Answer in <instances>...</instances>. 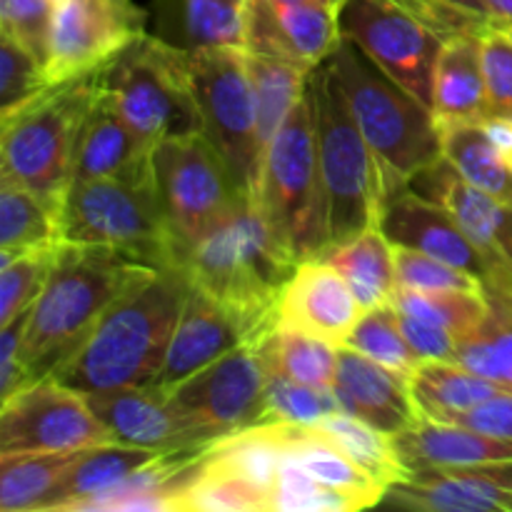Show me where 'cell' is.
Listing matches in <instances>:
<instances>
[{
	"mask_svg": "<svg viewBox=\"0 0 512 512\" xmlns=\"http://www.w3.org/2000/svg\"><path fill=\"white\" fill-rule=\"evenodd\" d=\"M188 290L180 268H158L135 280L48 378L83 395L153 385Z\"/></svg>",
	"mask_w": 512,
	"mask_h": 512,
	"instance_id": "cell-1",
	"label": "cell"
},
{
	"mask_svg": "<svg viewBox=\"0 0 512 512\" xmlns=\"http://www.w3.org/2000/svg\"><path fill=\"white\" fill-rule=\"evenodd\" d=\"M298 260L285 253L260 210L258 198H243L218 225L180 255V270L245 323L258 345L275 330L278 300Z\"/></svg>",
	"mask_w": 512,
	"mask_h": 512,
	"instance_id": "cell-2",
	"label": "cell"
},
{
	"mask_svg": "<svg viewBox=\"0 0 512 512\" xmlns=\"http://www.w3.org/2000/svg\"><path fill=\"white\" fill-rule=\"evenodd\" d=\"M158 265L105 245L60 243L48 280L30 308L23 363L43 380L83 343L100 315Z\"/></svg>",
	"mask_w": 512,
	"mask_h": 512,
	"instance_id": "cell-3",
	"label": "cell"
},
{
	"mask_svg": "<svg viewBox=\"0 0 512 512\" xmlns=\"http://www.w3.org/2000/svg\"><path fill=\"white\" fill-rule=\"evenodd\" d=\"M328 60L343 83L360 133L383 170L388 198H393L443 160L438 118L430 105L385 75L350 40L340 38Z\"/></svg>",
	"mask_w": 512,
	"mask_h": 512,
	"instance_id": "cell-4",
	"label": "cell"
},
{
	"mask_svg": "<svg viewBox=\"0 0 512 512\" xmlns=\"http://www.w3.org/2000/svg\"><path fill=\"white\" fill-rule=\"evenodd\" d=\"M308 93L325 195V233L328 245L345 243L363 230L380 228L388 188L330 60L313 68Z\"/></svg>",
	"mask_w": 512,
	"mask_h": 512,
	"instance_id": "cell-5",
	"label": "cell"
},
{
	"mask_svg": "<svg viewBox=\"0 0 512 512\" xmlns=\"http://www.w3.org/2000/svg\"><path fill=\"white\" fill-rule=\"evenodd\" d=\"M98 73L53 83L0 115V180L23 185L60 208L73 180L80 130L98 93Z\"/></svg>",
	"mask_w": 512,
	"mask_h": 512,
	"instance_id": "cell-6",
	"label": "cell"
},
{
	"mask_svg": "<svg viewBox=\"0 0 512 512\" xmlns=\"http://www.w3.org/2000/svg\"><path fill=\"white\" fill-rule=\"evenodd\" d=\"M98 85L150 150L165 138L203 133L190 50L143 33L100 68Z\"/></svg>",
	"mask_w": 512,
	"mask_h": 512,
	"instance_id": "cell-7",
	"label": "cell"
},
{
	"mask_svg": "<svg viewBox=\"0 0 512 512\" xmlns=\"http://www.w3.org/2000/svg\"><path fill=\"white\" fill-rule=\"evenodd\" d=\"M60 243L105 245L158 268H180V248L160 208L155 180L88 178L60 203Z\"/></svg>",
	"mask_w": 512,
	"mask_h": 512,
	"instance_id": "cell-8",
	"label": "cell"
},
{
	"mask_svg": "<svg viewBox=\"0 0 512 512\" xmlns=\"http://www.w3.org/2000/svg\"><path fill=\"white\" fill-rule=\"evenodd\" d=\"M258 205L293 260L318 258L328 248L325 195L308 90L265 150Z\"/></svg>",
	"mask_w": 512,
	"mask_h": 512,
	"instance_id": "cell-9",
	"label": "cell"
},
{
	"mask_svg": "<svg viewBox=\"0 0 512 512\" xmlns=\"http://www.w3.org/2000/svg\"><path fill=\"white\" fill-rule=\"evenodd\" d=\"M190 60L203 135L225 160L240 193L258 198L265 148L245 48L190 50Z\"/></svg>",
	"mask_w": 512,
	"mask_h": 512,
	"instance_id": "cell-10",
	"label": "cell"
},
{
	"mask_svg": "<svg viewBox=\"0 0 512 512\" xmlns=\"http://www.w3.org/2000/svg\"><path fill=\"white\" fill-rule=\"evenodd\" d=\"M153 170L160 208L180 255L248 198L203 133L175 135L155 145Z\"/></svg>",
	"mask_w": 512,
	"mask_h": 512,
	"instance_id": "cell-11",
	"label": "cell"
},
{
	"mask_svg": "<svg viewBox=\"0 0 512 512\" xmlns=\"http://www.w3.org/2000/svg\"><path fill=\"white\" fill-rule=\"evenodd\" d=\"M270 368L258 345H240L168 395L170 408L200 445L268 423Z\"/></svg>",
	"mask_w": 512,
	"mask_h": 512,
	"instance_id": "cell-12",
	"label": "cell"
},
{
	"mask_svg": "<svg viewBox=\"0 0 512 512\" xmlns=\"http://www.w3.org/2000/svg\"><path fill=\"white\" fill-rule=\"evenodd\" d=\"M340 38L363 50L385 75L433 108V70L448 38L398 0H343Z\"/></svg>",
	"mask_w": 512,
	"mask_h": 512,
	"instance_id": "cell-13",
	"label": "cell"
},
{
	"mask_svg": "<svg viewBox=\"0 0 512 512\" xmlns=\"http://www.w3.org/2000/svg\"><path fill=\"white\" fill-rule=\"evenodd\" d=\"M113 443L88 398L53 378L35 380L0 405V455L68 453Z\"/></svg>",
	"mask_w": 512,
	"mask_h": 512,
	"instance_id": "cell-14",
	"label": "cell"
},
{
	"mask_svg": "<svg viewBox=\"0 0 512 512\" xmlns=\"http://www.w3.org/2000/svg\"><path fill=\"white\" fill-rule=\"evenodd\" d=\"M135 0H65L55 8L48 75L53 83L80 78L123 53L145 33Z\"/></svg>",
	"mask_w": 512,
	"mask_h": 512,
	"instance_id": "cell-15",
	"label": "cell"
},
{
	"mask_svg": "<svg viewBox=\"0 0 512 512\" xmlns=\"http://www.w3.org/2000/svg\"><path fill=\"white\" fill-rule=\"evenodd\" d=\"M340 43L338 8L320 3L248 0L245 43L248 53L290 60L313 70Z\"/></svg>",
	"mask_w": 512,
	"mask_h": 512,
	"instance_id": "cell-16",
	"label": "cell"
},
{
	"mask_svg": "<svg viewBox=\"0 0 512 512\" xmlns=\"http://www.w3.org/2000/svg\"><path fill=\"white\" fill-rule=\"evenodd\" d=\"M380 230L398 248L418 250V253L438 258L453 268L465 270L483 280L485 288L498 285L493 265L475 248L455 215L438 200L420 195L418 190L405 188L388 198L380 218Z\"/></svg>",
	"mask_w": 512,
	"mask_h": 512,
	"instance_id": "cell-17",
	"label": "cell"
},
{
	"mask_svg": "<svg viewBox=\"0 0 512 512\" xmlns=\"http://www.w3.org/2000/svg\"><path fill=\"white\" fill-rule=\"evenodd\" d=\"M363 315L343 275L323 258L300 260L278 300L275 328L300 330L343 348Z\"/></svg>",
	"mask_w": 512,
	"mask_h": 512,
	"instance_id": "cell-18",
	"label": "cell"
},
{
	"mask_svg": "<svg viewBox=\"0 0 512 512\" xmlns=\"http://www.w3.org/2000/svg\"><path fill=\"white\" fill-rule=\"evenodd\" d=\"M248 343L250 333L243 320L233 310L220 305L218 300L205 295L203 290L190 285L183 313L175 325L163 368H160L153 388H158L160 393H170L180 383L193 378L195 373L208 368L210 363L228 355L230 350Z\"/></svg>",
	"mask_w": 512,
	"mask_h": 512,
	"instance_id": "cell-19",
	"label": "cell"
},
{
	"mask_svg": "<svg viewBox=\"0 0 512 512\" xmlns=\"http://www.w3.org/2000/svg\"><path fill=\"white\" fill-rule=\"evenodd\" d=\"M333 388L343 405V413L358 415L360 420L375 425L390 438L423 420L410 390V378L345 345L338 353Z\"/></svg>",
	"mask_w": 512,
	"mask_h": 512,
	"instance_id": "cell-20",
	"label": "cell"
},
{
	"mask_svg": "<svg viewBox=\"0 0 512 512\" xmlns=\"http://www.w3.org/2000/svg\"><path fill=\"white\" fill-rule=\"evenodd\" d=\"M423 175L433 180L430 188L435 193L428 198L443 203L455 215L475 248L493 265L498 285L512 288V205L465 183L445 158Z\"/></svg>",
	"mask_w": 512,
	"mask_h": 512,
	"instance_id": "cell-21",
	"label": "cell"
},
{
	"mask_svg": "<svg viewBox=\"0 0 512 512\" xmlns=\"http://www.w3.org/2000/svg\"><path fill=\"white\" fill-rule=\"evenodd\" d=\"M88 178L155 180L153 150L140 143L100 85L80 130L70 183Z\"/></svg>",
	"mask_w": 512,
	"mask_h": 512,
	"instance_id": "cell-22",
	"label": "cell"
},
{
	"mask_svg": "<svg viewBox=\"0 0 512 512\" xmlns=\"http://www.w3.org/2000/svg\"><path fill=\"white\" fill-rule=\"evenodd\" d=\"M85 398L100 423L108 428L113 443L138 445V448L160 450V453L200 448V443L190 438L185 425L170 408L168 395L160 393L153 385L110 390V393L85 395Z\"/></svg>",
	"mask_w": 512,
	"mask_h": 512,
	"instance_id": "cell-23",
	"label": "cell"
},
{
	"mask_svg": "<svg viewBox=\"0 0 512 512\" xmlns=\"http://www.w3.org/2000/svg\"><path fill=\"white\" fill-rule=\"evenodd\" d=\"M380 505L420 512H512V488L470 468L415 470Z\"/></svg>",
	"mask_w": 512,
	"mask_h": 512,
	"instance_id": "cell-24",
	"label": "cell"
},
{
	"mask_svg": "<svg viewBox=\"0 0 512 512\" xmlns=\"http://www.w3.org/2000/svg\"><path fill=\"white\" fill-rule=\"evenodd\" d=\"M395 450L410 473L415 470H455L470 465L512 460V440L495 438L460 423L423 418L393 438Z\"/></svg>",
	"mask_w": 512,
	"mask_h": 512,
	"instance_id": "cell-25",
	"label": "cell"
},
{
	"mask_svg": "<svg viewBox=\"0 0 512 512\" xmlns=\"http://www.w3.org/2000/svg\"><path fill=\"white\" fill-rule=\"evenodd\" d=\"M433 113L438 125L483 123L490 115L483 35H455L443 43L433 70Z\"/></svg>",
	"mask_w": 512,
	"mask_h": 512,
	"instance_id": "cell-26",
	"label": "cell"
},
{
	"mask_svg": "<svg viewBox=\"0 0 512 512\" xmlns=\"http://www.w3.org/2000/svg\"><path fill=\"white\" fill-rule=\"evenodd\" d=\"M160 455H163L160 450L138 448V445H93V448L83 450V455L70 465V470L60 478L40 512H78L80 505L113 490L135 470L145 468Z\"/></svg>",
	"mask_w": 512,
	"mask_h": 512,
	"instance_id": "cell-27",
	"label": "cell"
},
{
	"mask_svg": "<svg viewBox=\"0 0 512 512\" xmlns=\"http://www.w3.org/2000/svg\"><path fill=\"white\" fill-rule=\"evenodd\" d=\"M318 258L328 260L343 275L363 310L393 305L398 293L395 245L380 228H368L345 243L328 245Z\"/></svg>",
	"mask_w": 512,
	"mask_h": 512,
	"instance_id": "cell-28",
	"label": "cell"
},
{
	"mask_svg": "<svg viewBox=\"0 0 512 512\" xmlns=\"http://www.w3.org/2000/svg\"><path fill=\"white\" fill-rule=\"evenodd\" d=\"M298 425L260 423L210 443L208 465L250 480L273 493L280 473L290 458V440Z\"/></svg>",
	"mask_w": 512,
	"mask_h": 512,
	"instance_id": "cell-29",
	"label": "cell"
},
{
	"mask_svg": "<svg viewBox=\"0 0 512 512\" xmlns=\"http://www.w3.org/2000/svg\"><path fill=\"white\" fill-rule=\"evenodd\" d=\"M410 390L423 418L453 423L505 388L458 360H423L410 375Z\"/></svg>",
	"mask_w": 512,
	"mask_h": 512,
	"instance_id": "cell-30",
	"label": "cell"
},
{
	"mask_svg": "<svg viewBox=\"0 0 512 512\" xmlns=\"http://www.w3.org/2000/svg\"><path fill=\"white\" fill-rule=\"evenodd\" d=\"M488 313L483 323L458 343L455 360L473 373L512 390V288H485Z\"/></svg>",
	"mask_w": 512,
	"mask_h": 512,
	"instance_id": "cell-31",
	"label": "cell"
},
{
	"mask_svg": "<svg viewBox=\"0 0 512 512\" xmlns=\"http://www.w3.org/2000/svg\"><path fill=\"white\" fill-rule=\"evenodd\" d=\"M60 243V208L33 190L0 180V263Z\"/></svg>",
	"mask_w": 512,
	"mask_h": 512,
	"instance_id": "cell-32",
	"label": "cell"
},
{
	"mask_svg": "<svg viewBox=\"0 0 512 512\" xmlns=\"http://www.w3.org/2000/svg\"><path fill=\"white\" fill-rule=\"evenodd\" d=\"M443 158L473 188L512 205V168L480 123L440 125Z\"/></svg>",
	"mask_w": 512,
	"mask_h": 512,
	"instance_id": "cell-33",
	"label": "cell"
},
{
	"mask_svg": "<svg viewBox=\"0 0 512 512\" xmlns=\"http://www.w3.org/2000/svg\"><path fill=\"white\" fill-rule=\"evenodd\" d=\"M290 460L308 475H313L315 480H320V483L360 498L368 508L383 503L385 490H388L378 480L370 478L365 470H360L315 425H298L295 428L293 440H290Z\"/></svg>",
	"mask_w": 512,
	"mask_h": 512,
	"instance_id": "cell-34",
	"label": "cell"
},
{
	"mask_svg": "<svg viewBox=\"0 0 512 512\" xmlns=\"http://www.w3.org/2000/svg\"><path fill=\"white\" fill-rule=\"evenodd\" d=\"M88 450V448H83ZM83 450L0 455V510L40 512Z\"/></svg>",
	"mask_w": 512,
	"mask_h": 512,
	"instance_id": "cell-35",
	"label": "cell"
},
{
	"mask_svg": "<svg viewBox=\"0 0 512 512\" xmlns=\"http://www.w3.org/2000/svg\"><path fill=\"white\" fill-rule=\"evenodd\" d=\"M245 60H248L255 108H258L260 140H263V148L268 150L270 140L283 128L288 115L293 113L298 100L308 90V80L313 70L290 63V60L248 53V50H245Z\"/></svg>",
	"mask_w": 512,
	"mask_h": 512,
	"instance_id": "cell-36",
	"label": "cell"
},
{
	"mask_svg": "<svg viewBox=\"0 0 512 512\" xmlns=\"http://www.w3.org/2000/svg\"><path fill=\"white\" fill-rule=\"evenodd\" d=\"M315 428L328 435L360 470H365L385 488L410 478V470L400 460L393 438L375 425L360 420L358 415L335 413Z\"/></svg>",
	"mask_w": 512,
	"mask_h": 512,
	"instance_id": "cell-37",
	"label": "cell"
},
{
	"mask_svg": "<svg viewBox=\"0 0 512 512\" xmlns=\"http://www.w3.org/2000/svg\"><path fill=\"white\" fill-rule=\"evenodd\" d=\"M270 373L305 385H335L338 345L300 330L275 328L258 343Z\"/></svg>",
	"mask_w": 512,
	"mask_h": 512,
	"instance_id": "cell-38",
	"label": "cell"
},
{
	"mask_svg": "<svg viewBox=\"0 0 512 512\" xmlns=\"http://www.w3.org/2000/svg\"><path fill=\"white\" fill-rule=\"evenodd\" d=\"M175 512H273L270 493L250 480L213 468H205L175 500Z\"/></svg>",
	"mask_w": 512,
	"mask_h": 512,
	"instance_id": "cell-39",
	"label": "cell"
},
{
	"mask_svg": "<svg viewBox=\"0 0 512 512\" xmlns=\"http://www.w3.org/2000/svg\"><path fill=\"white\" fill-rule=\"evenodd\" d=\"M345 348L358 350L365 358L395 370V373L410 375L415 373L423 360L413 353L403 328H400V315L395 305H380V308L363 310V315L355 323L353 333L345 340Z\"/></svg>",
	"mask_w": 512,
	"mask_h": 512,
	"instance_id": "cell-40",
	"label": "cell"
},
{
	"mask_svg": "<svg viewBox=\"0 0 512 512\" xmlns=\"http://www.w3.org/2000/svg\"><path fill=\"white\" fill-rule=\"evenodd\" d=\"M393 305L400 313L450 330L458 340L473 333L488 313L485 293H465V290H438V293L398 290Z\"/></svg>",
	"mask_w": 512,
	"mask_h": 512,
	"instance_id": "cell-41",
	"label": "cell"
},
{
	"mask_svg": "<svg viewBox=\"0 0 512 512\" xmlns=\"http://www.w3.org/2000/svg\"><path fill=\"white\" fill-rule=\"evenodd\" d=\"M248 0H183L190 50L243 48Z\"/></svg>",
	"mask_w": 512,
	"mask_h": 512,
	"instance_id": "cell-42",
	"label": "cell"
},
{
	"mask_svg": "<svg viewBox=\"0 0 512 512\" xmlns=\"http://www.w3.org/2000/svg\"><path fill=\"white\" fill-rule=\"evenodd\" d=\"M58 245L28 250L0 263V325L33 308L55 263Z\"/></svg>",
	"mask_w": 512,
	"mask_h": 512,
	"instance_id": "cell-43",
	"label": "cell"
},
{
	"mask_svg": "<svg viewBox=\"0 0 512 512\" xmlns=\"http://www.w3.org/2000/svg\"><path fill=\"white\" fill-rule=\"evenodd\" d=\"M365 508L368 505L363 500L320 483L290 458L270 493V510L273 512H355Z\"/></svg>",
	"mask_w": 512,
	"mask_h": 512,
	"instance_id": "cell-44",
	"label": "cell"
},
{
	"mask_svg": "<svg viewBox=\"0 0 512 512\" xmlns=\"http://www.w3.org/2000/svg\"><path fill=\"white\" fill-rule=\"evenodd\" d=\"M335 413H343V405L333 385H305L270 375L268 423L320 425Z\"/></svg>",
	"mask_w": 512,
	"mask_h": 512,
	"instance_id": "cell-45",
	"label": "cell"
},
{
	"mask_svg": "<svg viewBox=\"0 0 512 512\" xmlns=\"http://www.w3.org/2000/svg\"><path fill=\"white\" fill-rule=\"evenodd\" d=\"M48 68L28 48L0 35V115H8L50 88Z\"/></svg>",
	"mask_w": 512,
	"mask_h": 512,
	"instance_id": "cell-46",
	"label": "cell"
},
{
	"mask_svg": "<svg viewBox=\"0 0 512 512\" xmlns=\"http://www.w3.org/2000/svg\"><path fill=\"white\" fill-rule=\"evenodd\" d=\"M395 275L398 290H418V293H438V290H465V293H485V283L465 270L453 268L438 258L395 245Z\"/></svg>",
	"mask_w": 512,
	"mask_h": 512,
	"instance_id": "cell-47",
	"label": "cell"
},
{
	"mask_svg": "<svg viewBox=\"0 0 512 512\" xmlns=\"http://www.w3.org/2000/svg\"><path fill=\"white\" fill-rule=\"evenodd\" d=\"M55 5L50 0H0V35L13 38L48 68Z\"/></svg>",
	"mask_w": 512,
	"mask_h": 512,
	"instance_id": "cell-48",
	"label": "cell"
},
{
	"mask_svg": "<svg viewBox=\"0 0 512 512\" xmlns=\"http://www.w3.org/2000/svg\"><path fill=\"white\" fill-rule=\"evenodd\" d=\"M443 38L455 35H485L495 30L485 0H398Z\"/></svg>",
	"mask_w": 512,
	"mask_h": 512,
	"instance_id": "cell-49",
	"label": "cell"
},
{
	"mask_svg": "<svg viewBox=\"0 0 512 512\" xmlns=\"http://www.w3.org/2000/svg\"><path fill=\"white\" fill-rule=\"evenodd\" d=\"M483 70L490 115H512V35L488 30L483 35Z\"/></svg>",
	"mask_w": 512,
	"mask_h": 512,
	"instance_id": "cell-50",
	"label": "cell"
},
{
	"mask_svg": "<svg viewBox=\"0 0 512 512\" xmlns=\"http://www.w3.org/2000/svg\"><path fill=\"white\" fill-rule=\"evenodd\" d=\"M28 313L18 315L10 323L0 325V400L13 398L23 388L33 385L35 380L30 378L28 368L23 363V338H25V325H28Z\"/></svg>",
	"mask_w": 512,
	"mask_h": 512,
	"instance_id": "cell-51",
	"label": "cell"
},
{
	"mask_svg": "<svg viewBox=\"0 0 512 512\" xmlns=\"http://www.w3.org/2000/svg\"><path fill=\"white\" fill-rule=\"evenodd\" d=\"M398 310V308H395ZM400 328H403L405 338H408L410 348L420 360H455L458 355V343L450 330L440 328V325L428 323V320L413 318V315L400 313Z\"/></svg>",
	"mask_w": 512,
	"mask_h": 512,
	"instance_id": "cell-52",
	"label": "cell"
},
{
	"mask_svg": "<svg viewBox=\"0 0 512 512\" xmlns=\"http://www.w3.org/2000/svg\"><path fill=\"white\" fill-rule=\"evenodd\" d=\"M453 423L468 425V428L495 435V438L512 440V390H503L495 398L485 400Z\"/></svg>",
	"mask_w": 512,
	"mask_h": 512,
	"instance_id": "cell-53",
	"label": "cell"
},
{
	"mask_svg": "<svg viewBox=\"0 0 512 512\" xmlns=\"http://www.w3.org/2000/svg\"><path fill=\"white\" fill-rule=\"evenodd\" d=\"M480 125L512 168V115H488Z\"/></svg>",
	"mask_w": 512,
	"mask_h": 512,
	"instance_id": "cell-54",
	"label": "cell"
},
{
	"mask_svg": "<svg viewBox=\"0 0 512 512\" xmlns=\"http://www.w3.org/2000/svg\"><path fill=\"white\" fill-rule=\"evenodd\" d=\"M498 30H512V0H485Z\"/></svg>",
	"mask_w": 512,
	"mask_h": 512,
	"instance_id": "cell-55",
	"label": "cell"
},
{
	"mask_svg": "<svg viewBox=\"0 0 512 512\" xmlns=\"http://www.w3.org/2000/svg\"><path fill=\"white\" fill-rule=\"evenodd\" d=\"M280 3H320V5H335V8H340L343 0H280Z\"/></svg>",
	"mask_w": 512,
	"mask_h": 512,
	"instance_id": "cell-56",
	"label": "cell"
},
{
	"mask_svg": "<svg viewBox=\"0 0 512 512\" xmlns=\"http://www.w3.org/2000/svg\"><path fill=\"white\" fill-rule=\"evenodd\" d=\"M50 3H53L55 8H58V5H60V3H65V0H50Z\"/></svg>",
	"mask_w": 512,
	"mask_h": 512,
	"instance_id": "cell-57",
	"label": "cell"
},
{
	"mask_svg": "<svg viewBox=\"0 0 512 512\" xmlns=\"http://www.w3.org/2000/svg\"><path fill=\"white\" fill-rule=\"evenodd\" d=\"M508 33H510V35H512V30H508Z\"/></svg>",
	"mask_w": 512,
	"mask_h": 512,
	"instance_id": "cell-58",
	"label": "cell"
}]
</instances>
